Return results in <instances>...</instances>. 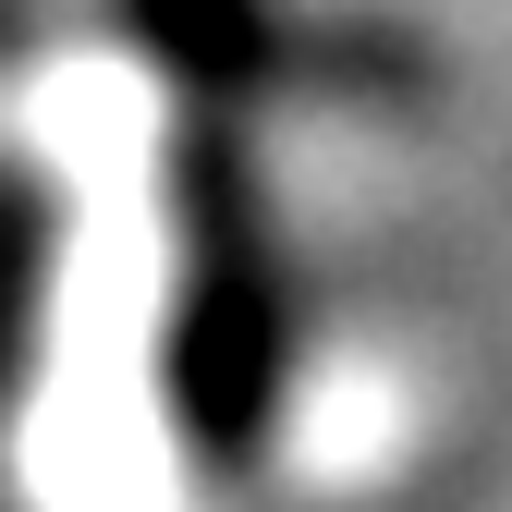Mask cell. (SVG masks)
Returning <instances> with one entry per match:
<instances>
[{"label": "cell", "mask_w": 512, "mask_h": 512, "mask_svg": "<svg viewBox=\"0 0 512 512\" xmlns=\"http://www.w3.org/2000/svg\"><path fill=\"white\" fill-rule=\"evenodd\" d=\"M269 366H281V330H269V281H256V232L244 208H220V269H196V330H183V403L220 452L256 439Z\"/></svg>", "instance_id": "6da1fadb"}, {"label": "cell", "mask_w": 512, "mask_h": 512, "mask_svg": "<svg viewBox=\"0 0 512 512\" xmlns=\"http://www.w3.org/2000/svg\"><path fill=\"white\" fill-rule=\"evenodd\" d=\"M25 317H37V208H13V196H0V378H13Z\"/></svg>", "instance_id": "7a4b0ae2"}]
</instances>
